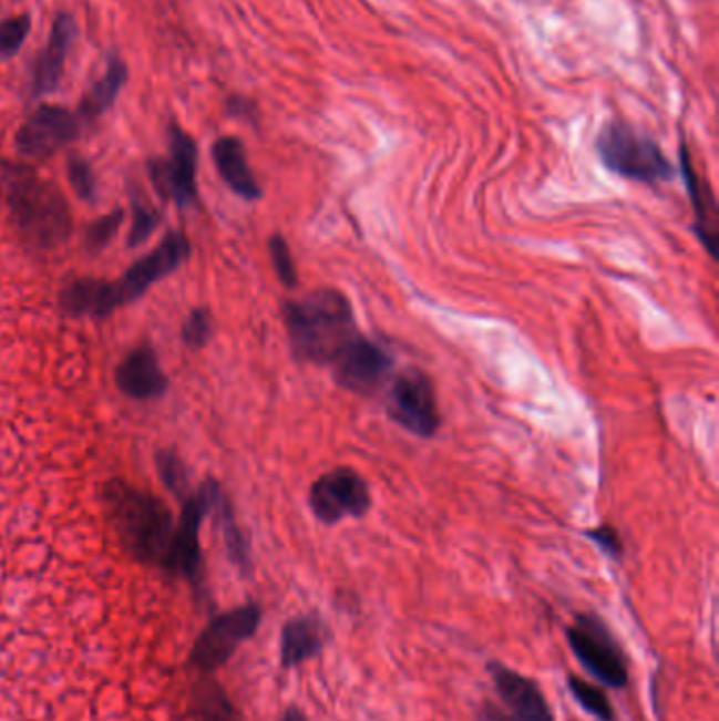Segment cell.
<instances>
[{"label":"cell","mask_w":719,"mask_h":721,"mask_svg":"<svg viewBox=\"0 0 719 721\" xmlns=\"http://www.w3.org/2000/svg\"><path fill=\"white\" fill-rule=\"evenodd\" d=\"M131 207H133V222H131L130 245L135 247L153 235L161 222V216L142 198H131Z\"/></svg>","instance_id":"4316f807"},{"label":"cell","mask_w":719,"mask_h":721,"mask_svg":"<svg viewBox=\"0 0 719 721\" xmlns=\"http://www.w3.org/2000/svg\"><path fill=\"white\" fill-rule=\"evenodd\" d=\"M186 721H239L224 690L214 681L196 683L188 699Z\"/></svg>","instance_id":"7402d4cb"},{"label":"cell","mask_w":719,"mask_h":721,"mask_svg":"<svg viewBox=\"0 0 719 721\" xmlns=\"http://www.w3.org/2000/svg\"><path fill=\"white\" fill-rule=\"evenodd\" d=\"M68 179H70V186L76 193V197L83 198V200H93L95 198L97 182H95L93 169H91V165L85 158L72 156L68 161Z\"/></svg>","instance_id":"f1b7e54d"},{"label":"cell","mask_w":719,"mask_h":721,"mask_svg":"<svg viewBox=\"0 0 719 721\" xmlns=\"http://www.w3.org/2000/svg\"><path fill=\"white\" fill-rule=\"evenodd\" d=\"M32 28L30 16H18L0 23V55L13 58L25 43Z\"/></svg>","instance_id":"484cf974"},{"label":"cell","mask_w":719,"mask_h":721,"mask_svg":"<svg viewBox=\"0 0 719 721\" xmlns=\"http://www.w3.org/2000/svg\"><path fill=\"white\" fill-rule=\"evenodd\" d=\"M487 673L502 707L485 702L481 707V721H553L551 707L534 679L525 678L499 660L487 665Z\"/></svg>","instance_id":"ba28073f"},{"label":"cell","mask_w":719,"mask_h":721,"mask_svg":"<svg viewBox=\"0 0 719 721\" xmlns=\"http://www.w3.org/2000/svg\"><path fill=\"white\" fill-rule=\"evenodd\" d=\"M104 504L123 547L140 562L163 564L174 534L167 504L119 480L104 487Z\"/></svg>","instance_id":"3957f363"},{"label":"cell","mask_w":719,"mask_h":721,"mask_svg":"<svg viewBox=\"0 0 719 721\" xmlns=\"http://www.w3.org/2000/svg\"><path fill=\"white\" fill-rule=\"evenodd\" d=\"M567 690H569L572 699L576 700L590 718H595L597 721H616L610 699L599 686H593V683H588L587 679H581L578 676H569Z\"/></svg>","instance_id":"603a6c76"},{"label":"cell","mask_w":719,"mask_h":721,"mask_svg":"<svg viewBox=\"0 0 719 721\" xmlns=\"http://www.w3.org/2000/svg\"><path fill=\"white\" fill-rule=\"evenodd\" d=\"M294 357L302 363L331 368L359 336L349 298L336 289H319L284 307Z\"/></svg>","instance_id":"7a4b0ae2"},{"label":"cell","mask_w":719,"mask_h":721,"mask_svg":"<svg viewBox=\"0 0 719 721\" xmlns=\"http://www.w3.org/2000/svg\"><path fill=\"white\" fill-rule=\"evenodd\" d=\"M0 203L20 239L39 254L58 249L72 233L64 195L28 165L0 163Z\"/></svg>","instance_id":"6da1fadb"},{"label":"cell","mask_w":719,"mask_h":721,"mask_svg":"<svg viewBox=\"0 0 719 721\" xmlns=\"http://www.w3.org/2000/svg\"><path fill=\"white\" fill-rule=\"evenodd\" d=\"M156 468L167 490H172L177 498H188V473L184 462L177 459V454L172 450H163L156 454Z\"/></svg>","instance_id":"cb8c5ba5"},{"label":"cell","mask_w":719,"mask_h":721,"mask_svg":"<svg viewBox=\"0 0 719 721\" xmlns=\"http://www.w3.org/2000/svg\"><path fill=\"white\" fill-rule=\"evenodd\" d=\"M260 622V608L254 604L222 614L196 639L193 665L203 673L216 671L230 660L243 641L254 637Z\"/></svg>","instance_id":"9c48e42d"},{"label":"cell","mask_w":719,"mask_h":721,"mask_svg":"<svg viewBox=\"0 0 719 721\" xmlns=\"http://www.w3.org/2000/svg\"><path fill=\"white\" fill-rule=\"evenodd\" d=\"M222 490L216 481H207L201 485L195 496L186 498L182 517L174 527L172 540L167 555L163 559V566L182 576H195L198 564H201V548H198V529L205 519V515L218 503Z\"/></svg>","instance_id":"30bf717a"},{"label":"cell","mask_w":719,"mask_h":721,"mask_svg":"<svg viewBox=\"0 0 719 721\" xmlns=\"http://www.w3.org/2000/svg\"><path fill=\"white\" fill-rule=\"evenodd\" d=\"M214 163L226 186L245 200H258L261 197L260 184L247 163L245 146L237 137H219L214 144Z\"/></svg>","instance_id":"ffe728a7"},{"label":"cell","mask_w":719,"mask_h":721,"mask_svg":"<svg viewBox=\"0 0 719 721\" xmlns=\"http://www.w3.org/2000/svg\"><path fill=\"white\" fill-rule=\"evenodd\" d=\"M679 167L695 207V230L698 240L707 247L711 258H718V203L711 195L709 186L705 184V179H700L695 172L690 151L684 142L679 146Z\"/></svg>","instance_id":"e0dca14e"},{"label":"cell","mask_w":719,"mask_h":721,"mask_svg":"<svg viewBox=\"0 0 719 721\" xmlns=\"http://www.w3.org/2000/svg\"><path fill=\"white\" fill-rule=\"evenodd\" d=\"M76 25L72 16L60 13L53 22L49 41L44 44L43 53L39 55L34 72H32V91L34 95H47L55 91L62 76H64L65 60L70 53V47L74 41Z\"/></svg>","instance_id":"9a60e30c"},{"label":"cell","mask_w":719,"mask_h":721,"mask_svg":"<svg viewBox=\"0 0 719 721\" xmlns=\"http://www.w3.org/2000/svg\"><path fill=\"white\" fill-rule=\"evenodd\" d=\"M123 224V212H112L104 218L95 219L89 224L85 233V243L91 251H100L109 245L110 240L116 237L119 228Z\"/></svg>","instance_id":"f546056e"},{"label":"cell","mask_w":719,"mask_h":721,"mask_svg":"<svg viewBox=\"0 0 719 721\" xmlns=\"http://www.w3.org/2000/svg\"><path fill=\"white\" fill-rule=\"evenodd\" d=\"M79 133L81 121L76 114L62 106L44 104L20 127L16 146L22 156L44 161L70 146Z\"/></svg>","instance_id":"8fae6325"},{"label":"cell","mask_w":719,"mask_h":721,"mask_svg":"<svg viewBox=\"0 0 719 721\" xmlns=\"http://www.w3.org/2000/svg\"><path fill=\"white\" fill-rule=\"evenodd\" d=\"M148 172L163 197L172 198L179 207H188L196 198L195 140L177 125L170 127V158L153 161Z\"/></svg>","instance_id":"4fadbf2b"},{"label":"cell","mask_w":719,"mask_h":721,"mask_svg":"<svg viewBox=\"0 0 719 721\" xmlns=\"http://www.w3.org/2000/svg\"><path fill=\"white\" fill-rule=\"evenodd\" d=\"M188 254H191V243L182 233L167 235L153 254L133 264L123 275V279L114 284L121 307L137 300L151 285L172 275L175 268L188 258Z\"/></svg>","instance_id":"5bb4252c"},{"label":"cell","mask_w":719,"mask_h":721,"mask_svg":"<svg viewBox=\"0 0 719 721\" xmlns=\"http://www.w3.org/2000/svg\"><path fill=\"white\" fill-rule=\"evenodd\" d=\"M336 382L350 393L370 394L380 391L392 372V357L366 336H357L331 365Z\"/></svg>","instance_id":"7c38bea8"},{"label":"cell","mask_w":719,"mask_h":721,"mask_svg":"<svg viewBox=\"0 0 719 721\" xmlns=\"http://www.w3.org/2000/svg\"><path fill=\"white\" fill-rule=\"evenodd\" d=\"M329 631L319 616H296L281 631V665L296 669L326 650Z\"/></svg>","instance_id":"ac0fdd59"},{"label":"cell","mask_w":719,"mask_h":721,"mask_svg":"<svg viewBox=\"0 0 719 721\" xmlns=\"http://www.w3.org/2000/svg\"><path fill=\"white\" fill-rule=\"evenodd\" d=\"M125 81H127L125 62L121 58H110L106 74L91 87L81 104V116L85 121L100 119L116 102L121 89L125 87Z\"/></svg>","instance_id":"44dd1931"},{"label":"cell","mask_w":719,"mask_h":721,"mask_svg":"<svg viewBox=\"0 0 719 721\" xmlns=\"http://www.w3.org/2000/svg\"><path fill=\"white\" fill-rule=\"evenodd\" d=\"M585 536H587L590 543H595L597 548H599L606 557H610L614 562H620V559H623V540H620L618 532H616L614 527H610V525L593 527V529H588Z\"/></svg>","instance_id":"1f68e13d"},{"label":"cell","mask_w":719,"mask_h":721,"mask_svg":"<svg viewBox=\"0 0 719 721\" xmlns=\"http://www.w3.org/2000/svg\"><path fill=\"white\" fill-rule=\"evenodd\" d=\"M218 508L219 513H222V517H224L222 527H224V538H226L228 553H230V557H233V562H235L237 566H240V568H247V564H249L247 545H245V540H243V536H240L239 527H237L235 519H233V511H230V506L226 503L224 494L219 496Z\"/></svg>","instance_id":"d4e9b609"},{"label":"cell","mask_w":719,"mask_h":721,"mask_svg":"<svg viewBox=\"0 0 719 721\" xmlns=\"http://www.w3.org/2000/svg\"><path fill=\"white\" fill-rule=\"evenodd\" d=\"M599 161L612 174L639 184H662L676 177V167L653 137L623 121L608 123L595 142Z\"/></svg>","instance_id":"277c9868"},{"label":"cell","mask_w":719,"mask_h":721,"mask_svg":"<svg viewBox=\"0 0 719 721\" xmlns=\"http://www.w3.org/2000/svg\"><path fill=\"white\" fill-rule=\"evenodd\" d=\"M60 307L68 317L104 319L114 308L121 307V302L114 284L97 279H76L62 289Z\"/></svg>","instance_id":"d6986e66"},{"label":"cell","mask_w":719,"mask_h":721,"mask_svg":"<svg viewBox=\"0 0 719 721\" xmlns=\"http://www.w3.org/2000/svg\"><path fill=\"white\" fill-rule=\"evenodd\" d=\"M268 249H270V260H273V268H275L279 281L289 289L296 287L298 285V272H296V264L291 260V251H289L287 240L281 235H275L268 243Z\"/></svg>","instance_id":"83f0119b"},{"label":"cell","mask_w":719,"mask_h":721,"mask_svg":"<svg viewBox=\"0 0 719 721\" xmlns=\"http://www.w3.org/2000/svg\"><path fill=\"white\" fill-rule=\"evenodd\" d=\"M566 637L567 646L587 673L612 690L627 688V658L610 627L602 618L593 614H578L574 625L567 627Z\"/></svg>","instance_id":"5b68a950"},{"label":"cell","mask_w":719,"mask_h":721,"mask_svg":"<svg viewBox=\"0 0 719 721\" xmlns=\"http://www.w3.org/2000/svg\"><path fill=\"white\" fill-rule=\"evenodd\" d=\"M116 387L121 393L137 401H148L165 394L170 382L161 372L156 354L148 347L131 350L116 368Z\"/></svg>","instance_id":"2e32d148"},{"label":"cell","mask_w":719,"mask_h":721,"mask_svg":"<svg viewBox=\"0 0 719 721\" xmlns=\"http://www.w3.org/2000/svg\"><path fill=\"white\" fill-rule=\"evenodd\" d=\"M182 338L184 344L191 349H201L209 342L212 338V317L207 310L196 308L191 312V317L186 319L184 328H182Z\"/></svg>","instance_id":"4dcf8cb0"},{"label":"cell","mask_w":719,"mask_h":721,"mask_svg":"<svg viewBox=\"0 0 719 721\" xmlns=\"http://www.w3.org/2000/svg\"><path fill=\"white\" fill-rule=\"evenodd\" d=\"M308 504L321 524L359 519L366 517L371 508L370 485L355 468L340 466L310 485Z\"/></svg>","instance_id":"52a82bcc"},{"label":"cell","mask_w":719,"mask_h":721,"mask_svg":"<svg viewBox=\"0 0 719 721\" xmlns=\"http://www.w3.org/2000/svg\"><path fill=\"white\" fill-rule=\"evenodd\" d=\"M387 412L392 422L415 437H435L441 414L431 378L418 368H408L399 373L387 394Z\"/></svg>","instance_id":"8992f818"},{"label":"cell","mask_w":719,"mask_h":721,"mask_svg":"<svg viewBox=\"0 0 719 721\" xmlns=\"http://www.w3.org/2000/svg\"><path fill=\"white\" fill-rule=\"evenodd\" d=\"M281 721H308V718H306V713L300 709V707H291V709L285 711Z\"/></svg>","instance_id":"d6a6232c"}]
</instances>
